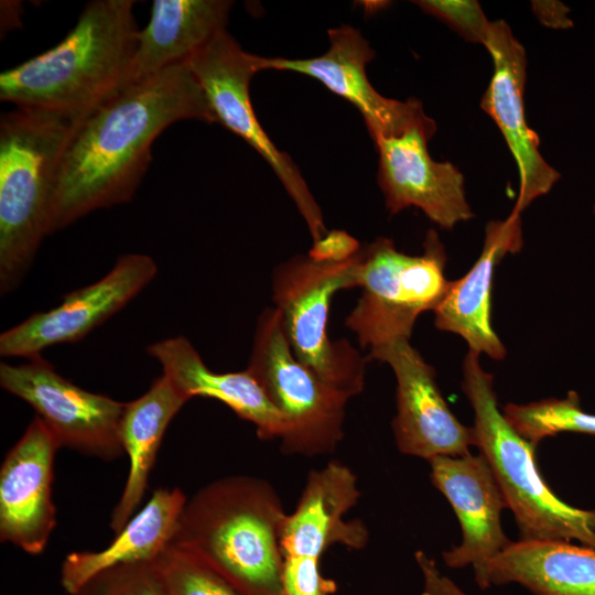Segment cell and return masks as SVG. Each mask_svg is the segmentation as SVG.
<instances>
[{
    "label": "cell",
    "instance_id": "6da1fadb",
    "mask_svg": "<svg viewBox=\"0 0 595 595\" xmlns=\"http://www.w3.org/2000/svg\"><path fill=\"white\" fill-rule=\"evenodd\" d=\"M185 119L216 122L186 62L126 87L98 107L63 155L47 235L94 210L129 202L150 164L154 140Z\"/></svg>",
    "mask_w": 595,
    "mask_h": 595
},
{
    "label": "cell",
    "instance_id": "7a4b0ae2",
    "mask_svg": "<svg viewBox=\"0 0 595 595\" xmlns=\"http://www.w3.org/2000/svg\"><path fill=\"white\" fill-rule=\"evenodd\" d=\"M132 0H95L54 47L0 74V99L84 121L120 93L137 45Z\"/></svg>",
    "mask_w": 595,
    "mask_h": 595
},
{
    "label": "cell",
    "instance_id": "3957f363",
    "mask_svg": "<svg viewBox=\"0 0 595 595\" xmlns=\"http://www.w3.org/2000/svg\"><path fill=\"white\" fill-rule=\"evenodd\" d=\"M285 516L270 483L230 475L187 499L171 544L210 566L241 595H284L280 536Z\"/></svg>",
    "mask_w": 595,
    "mask_h": 595
},
{
    "label": "cell",
    "instance_id": "277c9868",
    "mask_svg": "<svg viewBox=\"0 0 595 595\" xmlns=\"http://www.w3.org/2000/svg\"><path fill=\"white\" fill-rule=\"evenodd\" d=\"M84 121L57 112L24 108L1 117V294L19 285L42 239L47 236L51 202L61 162Z\"/></svg>",
    "mask_w": 595,
    "mask_h": 595
},
{
    "label": "cell",
    "instance_id": "5b68a950",
    "mask_svg": "<svg viewBox=\"0 0 595 595\" xmlns=\"http://www.w3.org/2000/svg\"><path fill=\"white\" fill-rule=\"evenodd\" d=\"M462 389L474 411L476 446L488 461L522 540H576L595 548V510L575 508L549 487L536 462V443L521 436L499 410L493 375L479 354L463 361Z\"/></svg>",
    "mask_w": 595,
    "mask_h": 595
},
{
    "label": "cell",
    "instance_id": "8992f818",
    "mask_svg": "<svg viewBox=\"0 0 595 595\" xmlns=\"http://www.w3.org/2000/svg\"><path fill=\"white\" fill-rule=\"evenodd\" d=\"M359 257L360 251L345 261L299 255L272 274L274 307L294 356L349 399L364 389L367 358L346 339L332 340L327 323L334 294L358 286Z\"/></svg>",
    "mask_w": 595,
    "mask_h": 595
},
{
    "label": "cell",
    "instance_id": "52a82bcc",
    "mask_svg": "<svg viewBox=\"0 0 595 595\" xmlns=\"http://www.w3.org/2000/svg\"><path fill=\"white\" fill-rule=\"evenodd\" d=\"M445 262V249L434 229L426 232L419 256L399 251L386 237L360 250L357 277L361 295L345 325L363 348L410 339L419 315L434 311L448 289Z\"/></svg>",
    "mask_w": 595,
    "mask_h": 595
},
{
    "label": "cell",
    "instance_id": "ba28073f",
    "mask_svg": "<svg viewBox=\"0 0 595 595\" xmlns=\"http://www.w3.org/2000/svg\"><path fill=\"white\" fill-rule=\"evenodd\" d=\"M247 369L286 420L283 453L312 457L335 451L344 436L349 398L294 356L275 307L258 317Z\"/></svg>",
    "mask_w": 595,
    "mask_h": 595
},
{
    "label": "cell",
    "instance_id": "9c48e42d",
    "mask_svg": "<svg viewBox=\"0 0 595 595\" xmlns=\"http://www.w3.org/2000/svg\"><path fill=\"white\" fill-rule=\"evenodd\" d=\"M186 63L216 122L245 140L267 161L306 221L313 242L318 241L327 232L320 206L298 166L264 132L251 105L249 84L262 71L261 56L245 52L224 30Z\"/></svg>",
    "mask_w": 595,
    "mask_h": 595
},
{
    "label": "cell",
    "instance_id": "30bf717a",
    "mask_svg": "<svg viewBox=\"0 0 595 595\" xmlns=\"http://www.w3.org/2000/svg\"><path fill=\"white\" fill-rule=\"evenodd\" d=\"M0 386L35 410L61 447L107 462L125 454V403L74 385L41 356L21 365L2 361Z\"/></svg>",
    "mask_w": 595,
    "mask_h": 595
},
{
    "label": "cell",
    "instance_id": "8fae6325",
    "mask_svg": "<svg viewBox=\"0 0 595 595\" xmlns=\"http://www.w3.org/2000/svg\"><path fill=\"white\" fill-rule=\"evenodd\" d=\"M156 272L158 266L150 256H121L98 281L72 291L60 305L34 313L4 331L0 335V355L31 359L50 346L80 340L123 309Z\"/></svg>",
    "mask_w": 595,
    "mask_h": 595
},
{
    "label": "cell",
    "instance_id": "7c38bea8",
    "mask_svg": "<svg viewBox=\"0 0 595 595\" xmlns=\"http://www.w3.org/2000/svg\"><path fill=\"white\" fill-rule=\"evenodd\" d=\"M368 359L387 363L397 380V414L392 431L398 450L431 459L462 456L476 446L474 428L453 414L435 380V371L409 339H397L369 350Z\"/></svg>",
    "mask_w": 595,
    "mask_h": 595
},
{
    "label": "cell",
    "instance_id": "4fadbf2b",
    "mask_svg": "<svg viewBox=\"0 0 595 595\" xmlns=\"http://www.w3.org/2000/svg\"><path fill=\"white\" fill-rule=\"evenodd\" d=\"M433 119L404 133L375 141L378 151V185L391 215L408 207L421 209L443 229L473 218L464 175L451 162L434 161L428 141L434 136Z\"/></svg>",
    "mask_w": 595,
    "mask_h": 595
},
{
    "label": "cell",
    "instance_id": "5bb4252c",
    "mask_svg": "<svg viewBox=\"0 0 595 595\" xmlns=\"http://www.w3.org/2000/svg\"><path fill=\"white\" fill-rule=\"evenodd\" d=\"M433 485L451 504L462 528V542L443 552L452 569L472 566L477 585L489 587L487 567L511 542L504 532V494L483 454L436 456L428 461Z\"/></svg>",
    "mask_w": 595,
    "mask_h": 595
},
{
    "label": "cell",
    "instance_id": "9a60e30c",
    "mask_svg": "<svg viewBox=\"0 0 595 595\" xmlns=\"http://www.w3.org/2000/svg\"><path fill=\"white\" fill-rule=\"evenodd\" d=\"M485 47L494 72L480 108L494 120L516 161L520 185L512 210L521 214L534 199L548 194L561 175L542 158L539 137L527 123L524 47L504 20L491 22Z\"/></svg>",
    "mask_w": 595,
    "mask_h": 595
},
{
    "label": "cell",
    "instance_id": "2e32d148",
    "mask_svg": "<svg viewBox=\"0 0 595 595\" xmlns=\"http://www.w3.org/2000/svg\"><path fill=\"white\" fill-rule=\"evenodd\" d=\"M328 36L329 48L325 54L305 60L261 57L262 71L296 72L320 80L360 111L374 141L398 137L432 119L420 100L390 99L372 87L366 65L375 57V51L358 30L342 25L331 29Z\"/></svg>",
    "mask_w": 595,
    "mask_h": 595
},
{
    "label": "cell",
    "instance_id": "e0dca14e",
    "mask_svg": "<svg viewBox=\"0 0 595 595\" xmlns=\"http://www.w3.org/2000/svg\"><path fill=\"white\" fill-rule=\"evenodd\" d=\"M61 448L37 415L8 451L0 468V540L41 554L56 526L53 467Z\"/></svg>",
    "mask_w": 595,
    "mask_h": 595
},
{
    "label": "cell",
    "instance_id": "ac0fdd59",
    "mask_svg": "<svg viewBox=\"0 0 595 595\" xmlns=\"http://www.w3.org/2000/svg\"><path fill=\"white\" fill-rule=\"evenodd\" d=\"M359 497L357 476L347 465L332 461L310 472L295 509L282 524V556L320 561L336 543L353 550L365 548L369 539L365 523L344 520Z\"/></svg>",
    "mask_w": 595,
    "mask_h": 595
},
{
    "label": "cell",
    "instance_id": "d6986e66",
    "mask_svg": "<svg viewBox=\"0 0 595 595\" xmlns=\"http://www.w3.org/2000/svg\"><path fill=\"white\" fill-rule=\"evenodd\" d=\"M520 215L512 210L507 218L486 225L478 259L464 277L450 281L444 298L433 311L439 329L459 335L469 350L496 360L504 359L506 348L491 325L494 273L506 255L522 248Z\"/></svg>",
    "mask_w": 595,
    "mask_h": 595
},
{
    "label": "cell",
    "instance_id": "ffe728a7",
    "mask_svg": "<svg viewBox=\"0 0 595 595\" xmlns=\"http://www.w3.org/2000/svg\"><path fill=\"white\" fill-rule=\"evenodd\" d=\"M147 353L156 359L176 388L190 399H216L238 416L256 426L260 440L280 439L288 429L283 414L270 401L248 369L236 372H215L184 336L153 343Z\"/></svg>",
    "mask_w": 595,
    "mask_h": 595
},
{
    "label": "cell",
    "instance_id": "44dd1931",
    "mask_svg": "<svg viewBox=\"0 0 595 595\" xmlns=\"http://www.w3.org/2000/svg\"><path fill=\"white\" fill-rule=\"evenodd\" d=\"M231 6L226 0L153 1L148 25L137 33L125 88L186 62L226 30Z\"/></svg>",
    "mask_w": 595,
    "mask_h": 595
},
{
    "label": "cell",
    "instance_id": "7402d4cb",
    "mask_svg": "<svg viewBox=\"0 0 595 595\" xmlns=\"http://www.w3.org/2000/svg\"><path fill=\"white\" fill-rule=\"evenodd\" d=\"M491 585L518 583L533 595H595V548L565 540L511 541L487 567Z\"/></svg>",
    "mask_w": 595,
    "mask_h": 595
},
{
    "label": "cell",
    "instance_id": "603a6c76",
    "mask_svg": "<svg viewBox=\"0 0 595 595\" xmlns=\"http://www.w3.org/2000/svg\"><path fill=\"white\" fill-rule=\"evenodd\" d=\"M186 501L177 487L159 488L106 548L67 554L61 566V584L66 594L105 569L153 562L171 543Z\"/></svg>",
    "mask_w": 595,
    "mask_h": 595
},
{
    "label": "cell",
    "instance_id": "cb8c5ba5",
    "mask_svg": "<svg viewBox=\"0 0 595 595\" xmlns=\"http://www.w3.org/2000/svg\"><path fill=\"white\" fill-rule=\"evenodd\" d=\"M187 401L188 398L162 374L145 393L125 403L120 439L129 458V472L110 516L109 527L116 534L142 501L166 428Z\"/></svg>",
    "mask_w": 595,
    "mask_h": 595
},
{
    "label": "cell",
    "instance_id": "d4e9b609",
    "mask_svg": "<svg viewBox=\"0 0 595 595\" xmlns=\"http://www.w3.org/2000/svg\"><path fill=\"white\" fill-rule=\"evenodd\" d=\"M502 413L521 436L536 444L562 432L595 435V414L581 408L580 398L574 391H570L564 399L508 403Z\"/></svg>",
    "mask_w": 595,
    "mask_h": 595
},
{
    "label": "cell",
    "instance_id": "484cf974",
    "mask_svg": "<svg viewBox=\"0 0 595 595\" xmlns=\"http://www.w3.org/2000/svg\"><path fill=\"white\" fill-rule=\"evenodd\" d=\"M152 565L162 595H241L210 566L171 543Z\"/></svg>",
    "mask_w": 595,
    "mask_h": 595
},
{
    "label": "cell",
    "instance_id": "4316f807",
    "mask_svg": "<svg viewBox=\"0 0 595 595\" xmlns=\"http://www.w3.org/2000/svg\"><path fill=\"white\" fill-rule=\"evenodd\" d=\"M67 595H162L152 562L105 569Z\"/></svg>",
    "mask_w": 595,
    "mask_h": 595
},
{
    "label": "cell",
    "instance_id": "83f0119b",
    "mask_svg": "<svg viewBox=\"0 0 595 595\" xmlns=\"http://www.w3.org/2000/svg\"><path fill=\"white\" fill-rule=\"evenodd\" d=\"M425 13L435 17L465 41L485 46L491 21L475 0H420L414 1Z\"/></svg>",
    "mask_w": 595,
    "mask_h": 595
},
{
    "label": "cell",
    "instance_id": "f1b7e54d",
    "mask_svg": "<svg viewBox=\"0 0 595 595\" xmlns=\"http://www.w3.org/2000/svg\"><path fill=\"white\" fill-rule=\"evenodd\" d=\"M318 563L320 561L307 558H283V594L332 595L336 591V584L321 574Z\"/></svg>",
    "mask_w": 595,
    "mask_h": 595
},
{
    "label": "cell",
    "instance_id": "f546056e",
    "mask_svg": "<svg viewBox=\"0 0 595 595\" xmlns=\"http://www.w3.org/2000/svg\"><path fill=\"white\" fill-rule=\"evenodd\" d=\"M359 242L343 230L327 231L318 241L313 242L311 257L326 261H345L360 251Z\"/></svg>",
    "mask_w": 595,
    "mask_h": 595
},
{
    "label": "cell",
    "instance_id": "4dcf8cb0",
    "mask_svg": "<svg viewBox=\"0 0 595 595\" xmlns=\"http://www.w3.org/2000/svg\"><path fill=\"white\" fill-rule=\"evenodd\" d=\"M414 558L423 576L421 595H468L453 580L442 574L435 561L424 551H416Z\"/></svg>",
    "mask_w": 595,
    "mask_h": 595
},
{
    "label": "cell",
    "instance_id": "1f68e13d",
    "mask_svg": "<svg viewBox=\"0 0 595 595\" xmlns=\"http://www.w3.org/2000/svg\"><path fill=\"white\" fill-rule=\"evenodd\" d=\"M532 12L538 21L550 29L567 30L574 23L570 18L571 9L556 0H534L531 1Z\"/></svg>",
    "mask_w": 595,
    "mask_h": 595
},
{
    "label": "cell",
    "instance_id": "d6a6232c",
    "mask_svg": "<svg viewBox=\"0 0 595 595\" xmlns=\"http://www.w3.org/2000/svg\"><path fill=\"white\" fill-rule=\"evenodd\" d=\"M593 212H594V215H595V202H594V206H593Z\"/></svg>",
    "mask_w": 595,
    "mask_h": 595
}]
</instances>
